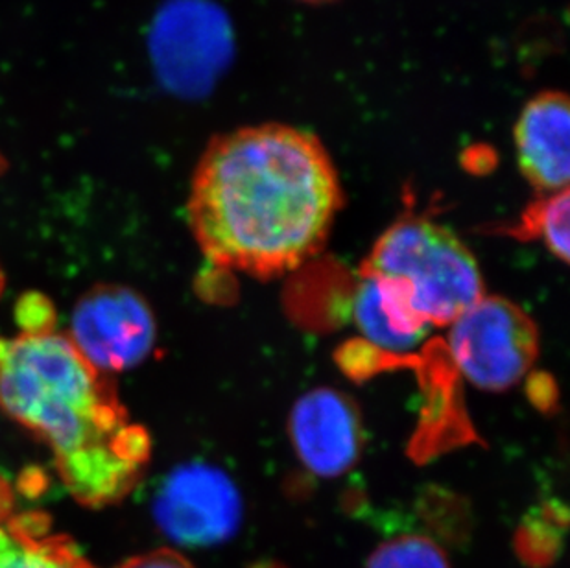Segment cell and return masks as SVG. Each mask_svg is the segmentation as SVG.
Instances as JSON below:
<instances>
[{
	"mask_svg": "<svg viewBox=\"0 0 570 568\" xmlns=\"http://www.w3.org/2000/svg\"><path fill=\"white\" fill-rule=\"evenodd\" d=\"M569 190L550 194L527 213V227L535 229L544 246L563 263L569 261Z\"/></svg>",
	"mask_w": 570,
	"mask_h": 568,
	"instance_id": "13",
	"label": "cell"
},
{
	"mask_svg": "<svg viewBox=\"0 0 570 568\" xmlns=\"http://www.w3.org/2000/svg\"><path fill=\"white\" fill-rule=\"evenodd\" d=\"M154 515L163 533L181 547H215L229 541L243 525V497L218 467L189 463L161 483Z\"/></svg>",
	"mask_w": 570,
	"mask_h": 568,
	"instance_id": "5",
	"label": "cell"
},
{
	"mask_svg": "<svg viewBox=\"0 0 570 568\" xmlns=\"http://www.w3.org/2000/svg\"><path fill=\"white\" fill-rule=\"evenodd\" d=\"M156 334L154 312L137 292L97 286L76 305L69 340L97 370L125 371L150 354Z\"/></svg>",
	"mask_w": 570,
	"mask_h": 568,
	"instance_id": "6",
	"label": "cell"
},
{
	"mask_svg": "<svg viewBox=\"0 0 570 568\" xmlns=\"http://www.w3.org/2000/svg\"><path fill=\"white\" fill-rule=\"evenodd\" d=\"M449 327L452 359L479 390H510L538 360V325L521 306L499 295L480 297Z\"/></svg>",
	"mask_w": 570,
	"mask_h": 568,
	"instance_id": "4",
	"label": "cell"
},
{
	"mask_svg": "<svg viewBox=\"0 0 570 568\" xmlns=\"http://www.w3.org/2000/svg\"><path fill=\"white\" fill-rule=\"evenodd\" d=\"M353 309L361 333L386 351H410L431 334V325L412 311L403 292L386 280L362 277Z\"/></svg>",
	"mask_w": 570,
	"mask_h": 568,
	"instance_id": "9",
	"label": "cell"
},
{
	"mask_svg": "<svg viewBox=\"0 0 570 568\" xmlns=\"http://www.w3.org/2000/svg\"><path fill=\"white\" fill-rule=\"evenodd\" d=\"M366 568H451V564L443 548L429 537L401 536L379 545Z\"/></svg>",
	"mask_w": 570,
	"mask_h": 568,
	"instance_id": "12",
	"label": "cell"
},
{
	"mask_svg": "<svg viewBox=\"0 0 570 568\" xmlns=\"http://www.w3.org/2000/svg\"><path fill=\"white\" fill-rule=\"evenodd\" d=\"M362 277L395 284L431 327L451 325L485 295L471 249L451 229L426 218H404L384 231Z\"/></svg>",
	"mask_w": 570,
	"mask_h": 568,
	"instance_id": "3",
	"label": "cell"
},
{
	"mask_svg": "<svg viewBox=\"0 0 570 568\" xmlns=\"http://www.w3.org/2000/svg\"><path fill=\"white\" fill-rule=\"evenodd\" d=\"M308 2H320V0H308Z\"/></svg>",
	"mask_w": 570,
	"mask_h": 568,
	"instance_id": "16",
	"label": "cell"
},
{
	"mask_svg": "<svg viewBox=\"0 0 570 568\" xmlns=\"http://www.w3.org/2000/svg\"><path fill=\"white\" fill-rule=\"evenodd\" d=\"M0 568H95L63 536L33 531L24 517L0 522Z\"/></svg>",
	"mask_w": 570,
	"mask_h": 568,
	"instance_id": "11",
	"label": "cell"
},
{
	"mask_svg": "<svg viewBox=\"0 0 570 568\" xmlns=\"http://www.w3.org/2000/svg\"><path fill=\"white\" fill-rule=\"evenodd\" d=\"M0 407L49 443L65 488L86 508L128 497L150 460V438L111 382L52 329L0 339Z\"/></svg>",
	"mask_w": 570,
	"mask_h": 568,
	"instance_id": "2",
	"label": "cell"
},
{
	"mask_svg": "<svg viewBox=\"0 0 570 568\" xmlns=\"http://www.w3.org/2000/svg\"><path fill=\"white\" fill-rule=\"evenodd\" d=\"M342 205L338 170L316 135L255 124L205 146L187 218L207 261L266 281L316 257Z\"/></svg>",
	"mask_w": 570,
	"mask_h": 568,
	"instance_id": "1",
	"label": "cell"
},
{
	"mask_svg": "<svg viewBox=\"0 0 570 568\" xmlns=\"http://www.w3.org/2000/svg\"><path fill=\"white\" fill-rule=\"evenodd\" d=\"M517 163L535 190H569L570 108L560 91L539 92L521 109L513 128Z\"/></svg>",
	"mask_w": 570,
	"mask_h": 568,
	"instance_id": "8",
	"label": "cell"
},
{
	"mask_svg": "<svg viewBox=\"0 0 570 568\" xmlns=\"http://www.w3.org/2000/svg\"><path fill=\"white\" fill-rule=\"evenodd\" d=\"M117 568H196L190 564L189 559L170 550V548H161V550H151V552L139 554L134 558L126 559Z\"/></svg>",
	"mask_w": 570,
	"mask_h": 568,
	"instance_id": "14",
	"label": "cell"
},
{
	"mask_svg": "<svg viewBox=\"0 0 570 568\" xmlns=\"http://www.w3.org/2000/svg\"><path fill=\"white\" fill-rule=\"evenodd\" d=\"M2 290H4V274H2V268H0V294H2Z\"/></svg>",
	"mask_w": 570,
	"mask_h": 568,
	"instance_id": "15",
	"label": "cell"
},
{
	"mask_svg": "<svg viewBox=\"0 0 570 568\" xmlns=\"http://www.w3.org/2000/svg\"><path fill=\"white\" fill-rule=\"evenodd\" d=\"M291 440L308 471L322 478L342 477L364 451L361 412L345 393L316 388L292 408Z\"/></svg>",
	"mask_w": 570,
	"mask_h": 568,
	"instance_id": "7",
	"label": "cell"
},
{
	"mask_svg": "<svg viewBox=\"0 0 570 568\" xmlns=\"http://www.w3.org/2000/svg\"><path fill=\"white\" fill-rule=\"evenodd\" d=\"M210 22L204 17V10L196 6L178 4L163 11L154 30V55L161 75L174 86H185L187 80L199 76V61L204 59L205 43L213 36Z\"/></svg>",
	"mask_w": 570,
	"mask_h": 568,
	"instance_id": "10",
	"label": "cell"
}]
</instances>
